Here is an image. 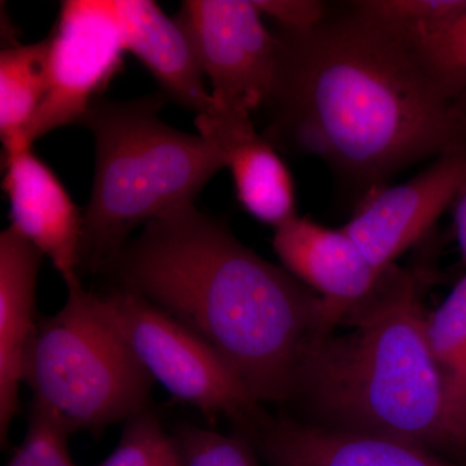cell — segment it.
<instances>
[{"mask_svg": "<svg viewBox=\"0 0 466 466\" xmlns=\"http://www.w3.org/2000/svg\"><path fill=\"white\" fill-rule=\"evenodd\" d=\"M263 137L319 157L359 202L404 168L466 149V128L416 52L351 7L306 32L279 27Z\"/></svg>", "mask_w": 466, "mask_h": 466, "instance_id": "cell-1", "label": "cell"}, {"mask_svg": "<svg viewBox=\"0 0 466 466\" xmlns=\"http://www.w3.org/2000/svg\"><path fill=\"white\" fill-rule=\"evenodd\" d=\"M103 274L200 336L257 403L293 400L312 349L336 327L314 290L195 201L147 223Z\"/></svg>", "mask_w": 466, "mask_h": 466, "instance_id": "cell-2", "label": "cell"}, {"mask_svg": "<svg viewBox=\"0 0 466 466\" xmlns=\"http://www.w3.org/2000/svg\"><path fill=\"white\" fill-rule=\"evenodd\" d=\"M315 345L300 373L323 428L449 449L446 382L435 360L412 275L392 265L348 324Z\"/></svg>", "mask_w": 466, "mask_h": 466, "instance_id": "cell-3", "label": "cell"}, {"mask_svg": "<svg viewBox=\"0 0 466 466\" xmlns=\"http://www.w3.org/2000/svg\"><path fill=\"white\" fill-rule=\"evenodd\" d=\"M159 92L140 99L100 97L82 118L95 143V177L84 210L81 274H103L131 233L183 202L195 201L227 167L214 137L188 134L159 118Z\"/></svg>", "mask_w": 466, "mask_h": 466, "instance_id": "cell-4", "label": "cell"}, {"mask_svg": "<svg viewBox=\"0 0 466 466\" xmlns=\"http://www.w3.org/2000/svg\"><path fill=\"white\" fill-rule=\"evenodd\" d=\"M33 406L69 434L101 433L144 410L152 377L81 281L55 317L39 321L24 364Z\"/></svg>", "mask_w": 466, "mask_h": 466, "instance_id": "cell-5", "label": "cell"}, {"mask_svg": "<svg viewBox=\"0 0 466 466\" xmlns=\"http://www.w3.org/2000/svg\"><path fill=\"white\" fill-rule=\"evenodd\" d=\"M104 317L153 381L175 400L198 408L210 419L226 416L257 424V401L223 358L200 336L152 303L115 289L99 296Z\"/></svg>", "mask_w": 466, "mask_h": 466, "instance_id": "cell-6", "label": "cell"}, {"mask_svg": "<svg viewBox=\"0 0 466 466\" xmlns=\"http://www.w3.org/2000/svg\"><path fill=\"white\" fill-rule=\"evenodd\" d=\"M253 0H186L175 21L211 84L213 109L251 116L274 90L278 39Z\"/></svg>", "mask_w": 466, "mask_h": 466, "instance_id": "cell-7", "label": "cell"}, {"mask_svg": "<svg viewBox=\"0 0 466 466\" xmlns=\"http://www.w3.org/2000/svg\"><path fill=\"white\" fill-rule=\"evenodd\" d=\"M50 85L24 131V144L81 124L124 66V34L113 0H66L50 34Z\"/></svg>", "mask_w": 466, "mask_h": 466, "instance_id": "cell-8", "label": "cell"}, {"mask_svg": "<svg viewBox=\"0 0 466 466\" xmlns=\"http://www.w3.org/2000/svg\"><path fill=\"white\" fill-rule=\"evenodd\" d=\"M465 188L466 149L447 153L412 179L370 192L342 229L382 271L428 233Z\"/></svg>", "mask_w": 466, "mask_h": 466, "instance_id": "cell-9", "label": "cell"}, {"mask_svg": "<svg viewBox=\"0 0 466 466\" xmlns=\"http://www.w3.org/2000/svg\"><path fill=\"white\" fill-rule=\"evenodd\" d=\"M272 245L284 268L323 299L336 327L348 324L381 287L385 269L342 228L297 216L275 229Z\"/></svg>", "mask_w": 466, "mask_h": 466, "instance_id": "cell-10", "label": "cell"}, {"mask_svg": "<svg viewBox=\"0 0 466 466\" xmlns=\"http://www.w3.org/2000/svg\"><path fill=\"white\" fill-rule=\"evenodd\" d=\"M3 170L12 228L51 259L66 287L81 281L84 211L32 147L3 153Z\"/></svg>", "mask_w": 466, "mask_h": 466, "instance_id": "cell-11", "label": "cell"}, {"mask_svg": "<svg viewBox=\"0 0 466 466\" xmlns=\"http://www.w3.org/2000/svg\"><path fill=\"white\" fill-rule=\"evenodd\" d=\"M196 127L225 149L236 196L251 217L275 229L297 217L289 170L275 147L257 133L251 116L211 109L196 116Z\"/></svg>", "mask_w": 466, "mask_h": 466, "instance_id": "cell-12", "label": "cell"}, {"mask_svg": "<svg viewBox=\"0 0 466 466\" xmlns=\"http://www.w3.org/2000/svg\"><path fill=\"white\" fill-rule=\"evenodd\" d=\"M126 50L139 58L167 100L207 115L214 106L200 61L188 36L152 0H113Z\"/></svg>", "mask_w": 466, "mask_h": 466, "instance_id": "cell-13", "label": "cell"}, {"mask_svg": "<svg viewBox=\"0 0 466 466\" xmlns=\"http://www.w3.org/2000/svg\"><path fill=\"white\" fill-rule=\"evenodd\" d=\"M43 254L11 226L0 235V438L20 408L27 349L35 334L36 280Z\"/></svg>", "mask_w": 466, "mask_h": 466, "instance_id": "cell-14", "label": "cell"}, {"mask_svg": "<svg viewBox=\"0 0 466 466\" xmlns=\"http://www.w3.org/2000/svg\"><path fill=\"white\" fill-rule=\"evenodd\" d=\"M263 449L274 466H458L410 441L287 419L266 426Z\"/></svg>", "mask_w": 466, "mask_h": 466, "instance_id": "cell-15", "label": "cell"}, {"mask_svg": "<svg viewBox=\"0 0 466 466\" xmlns=\"http://www.w3.org/2000/svg\"><path fill=\"white\" fill-rule=\"evenodd\" d=\"M50 35L33 45L7 46L0 52V137L3 153L27 148L24 131L50 85Z\"/></svg>", "mask_w": 466, "mask_h": 466, "instance_id": "cell-16", "label": "cell"}, {"mask_svg": "<svg viewBox=\"0 0 466 466\" xmlns=\"http://www.w3.org/2000/svg\"><path fill=\"white\" fill-rule=\"evenodd\" d=\"M350 7L416 51L464 11L466 0H360Z\"/></svg>", "mask_w": 466, "mask_h": 466, "instance_id": "cell-17", "label": "cell"}, {"mask_svg": "<svg viewBox=\"0 0 466 466\" xmlns=\"http://www.w3.org/2000/svg\"><path fill=\"white\" fill-rule=\"evenodd\" d=\"M426 336L446 382L447 404L466 389V274L426 315Z\"/></svg>", "mask_w": 466, "mask_h": 466, "instance_id": "cell-18", "label": "cell"}, {"mask_svg": "<svg viewBox=\"0 0 466 466\" xmlns=\"http://www.w3.org/2000/svg\"><path fill=\"white\" fill-rule=\"evenodd\" d=\"M96 466H187L177 435L143 410L126 421L115 451Z\"/></svg>", "mask_w": 466, "mask_h": 466, "instance_id": "cell-19", "label": "cell"}, {"mask_svg": "<svg viewBox=\"0 0 466 466\" xmlns=\"http://www.w3.org/2000/svg\"><path fill=\"white\" fill-rule=\"evenodd\" d=\"M415 52L431 85L444 100L453 104L466 96V7Z\"/></svg>", "mask_w": 466, "mask_h": 466, "instance_id": "cell-20", "label": "cell"}, {"mask_svg": "<svg viewBox=\"0 0 466 466\" xmlns=\"http://www.w3.org/2000/svg\"><path fill=\"white\" fill-rule=\"evenodd\" d=\"M175 435L187 466H259L249 444L240 438L193 425H180Z\"/></svg>", "mask_w": 466, "mask_h": 466, "instance_id": "cell-21", "label": "cell"}, {"mask_svg": "<svg viewBox=\"0 0 466 466\" xmlns=\"http://www.w3.org/2000/svg\"><path fill=\"white\" fill-rule=\"evenodd\" d=\"M69 435L52 417L32 407L25 438L8 466H76L67 450Z\"/></svg>", "mask_w": 466, "mask_h": 466, "instance_id": "cell-22", "label": "cell"}, {"mask_svg": "<svg viewBox=\"0 0 466 466\" xmlns=\"http://www.w3.org/2000/svg\"><path fill=\"white\" fill-rule=\"evenodd\" d=\"M263 16L274 18L279 27L306 32L323 23L328 8L318 0H253Z\"/></svg>", "mask_w": 466, "mask_h": 466, "instance_id": "cell-23", "label": "cell"}, {"mask_svg": "<svg viewBox=\"0 0 466 466\" xmlns=\"http://www.w3.org/2000/svg\"><path fill=\"white\" fill-rule=\"evenodd\" d=\"M449 450L466 453V389L447 404Z\"/></svg>", "mask_w": 466, "mask_h": 466, "instance_id": "cell-24", "label": "cell"}, {"mask_svg": "<svg viewBox=\"0 0 466 466\" xmlns=\"http://www.w3.org/2000/svg\"><path fill=\"white\" fill-rule=\"evenodd\" d=\"M453 222L460 253L466 263V188L460 193L458 200L453 204Z\"/></svg>", "mask_w": 466, "mask_h": 466, "instance_id": "cell-25", "label": "cell"}, {"mask_svg": "<svg viewBox=\"0 0 466 466\" xmlns=\"http://www.w3.org/2000/svg\"><path fill=\"white\" fill-rule=\"evenodd\" d=\"M453 108H455L460 121H461V124L464 125V127L466 128V96L456 100L455 103H453Z\"/></svg>", "mask_w": 466, "mask_h": 466, "instance_id": "cell-26", "label": "cell"}]
</instances>
